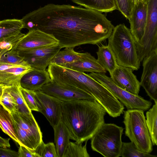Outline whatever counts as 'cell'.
Wrapping results in <instances>:
<instances>
[{
    "instance_id": "1",
    "label": "cell",
    "mask_w": 157,
    "mask_h": 157,
    "mask_svg": "<svg viewBox=\"0 0 157 157\" xmlns=\"http://www.w3.org/2000/svg\"><path fill=\"white\" fill-rule=\"evenodd\" d=\"M21 19L24 28L52 35L62 48L98 45L108 39L114 27L101 13L70 5L48 4Z\"/></svg>"
},
{
    "instance_id": "2",
    "label": "cell",
    "mask_w": 157,
    "mask_h": 157,
    "mask_svg": "<svg viewBox=\"0 0 157 157\" xmlns=\"http://www.w3.org/2000/svg\"><path fill=\"white\" fill-rule=\"evenodd\" d=\"M106 113L95 99L63 101L61 120L71 139L82 143L90 139L105 123Z\"/></svg>"
},
{
    "instance_id": "3",
    "label": "cell",
    "mask_w": 157,
    "mask_h": 157,
    "mask_svg": "<svg viewBox=\"0 0 157 157\" xmlns=\"http://www.w3.org/2000/svg\"><path fill=\"white\" fill-rule=\"evenodd\" d=\"M47 71L51 81L88 93L105 110L117 101L116 98L107 88L89 74L52 63L48 65Z\"/></svg>"
},
{
    "instance_id": "4",
    "label": "cell",
    "mask_w": 157,
    "mask_h": 157,
    "mask_svg": "<svg viewBox=\"0 0 157 157\" xmlns=\"http://www.w3.org/2000/svg\"><path fill=\"white\" fill-rule=\"evenodd\" d=\"M108 46L118 65L137 71L140 62L138 56L136 43L130 29L124 24L114 27L108 38Z\"/></svg>"
},
{
    "instance_id": "5",
    "label": "cell",
    "mask_w": 157,
    "mask_h": 157,
    "mask_svg": "<svg viewBox=\"0 0 157 157\" xmlns=\"http://www.w3.org/2000/svg\"><path fill=\"white\" fill-rule=\"evenodd\" d=\"M123 112L125 136L138 150L151 153L153 151V144L144 111L140 109H129Z\"/></svg>"
},
{
    "instance_id": "6",
    "label": "cell",
    "mask_w": 157,
    "mask_h": 157,
    "mask_svg": "<svg viewBox=\"0 0 157 157\" xmlns=\"http://www.w3.org/2000/svg\"><path fill=\"white\" fill-rule=\"evenodd\" d=\"M123 130L114 124L104 123L90 139L92 149L105 157L120 156Z\"/></svg>"
},
{
    "instance_id": "7",
    "label": "cell",
    "mask_w": 157,
    "mask_h": 157,
    "mask_svg": "<svg viewBox=\"0 0 157 157\" xmlns=\"http://www.w3.org/2000/svg\"><path fill=\"white\" fill-rule=\"evenodd\" d=\"M11 114L19 145L35 151L43 140L40 128L32 113L25 114L15 111Z\"/></svg>"
},
{
    "instance_id": "8",
    "label": "cell",
    "mask_w": 157,
    "mask_h": 157,
    "mask_svg": "<svg viewBox=\"0 0 157 157\" xmlns=\"http://www.w3.org/2000/svg\"><path fill=\"white\" fill-rule=\"evenodd\" d=\"M146 21L142 37L136 43L140 62L152 51L157 49V0H149Z\"/></svg>"
},
{
    "instance_id": "9",
    "label": "cell",
    "mask_w": 157,
    "mask_h": 157,
    "mask_svg": "<svg viewBox=\"0 0 157 157\" xmlns=\"http://www.w3.org/2000/svg\"><path fill=\"white\" fill-rule=\"evenodd\" d=\"M89 75L107 88L127 109H140L145 111L149 109L152 105L151 101L118 87L105 73L92 72Z\"/></svg>"
},
{
    "instance_id": "10",
    "label": "cell",
    "mask_w": 157,
    "mask_h": 157,
    "mask_svg": "<svg viewBox=\"0 0 157 157\" xmlns=\"http://www.w3.org/2000/svg\"><path fill=\"white\" fill-rule=\"evenodd\" d=\"M38 112L46 118L53 128L61 120L63 101L40 90L34 91Z\"/></svg>"
},
{
    "instance_id": "11",
    "label": "cell",
    "mask_w": 157,
    "mask_h": 157,
    "mask_svg": "<svg viewBox=\"0 0 157 157\" xmlns=\"http://www.w3.org/2000/svg\"><path fill=\"white\" fill-rule=\"evenodd\" d=\"M140 84L151 99L157 101V49L151 52L142 61Z\"/></svg>"
},
{
    "instance_id": "12",
    "label": "cell",
    "mask_w": 157,
    "mask_h": 157,
    "mask_svg": "<svg viewBox=\"0 0 157 157\" xmlns=\"http://www.w3.org/2000/svg\"><path fill=\"white\" fill-rule=\"evenodd\" d=\"M62 48L59 45L17 51L19 56L33 68L45 70Z\"/></svg>"
},
{
    "instance_id": "13",
    "label": "cell",
    "mask_w": 157,
    "mask_h": 157,
    "mask_svg": "<svg viewBox=\"0 0 157 157\" xmlns=\"http://www.w3.org/2000/svg\"><path fill=\"white\" fill-rule=\"evenodd\" d=\"M39 90L63 101L81 99H94L91 95L82 90L59 84L52 81L44 85Z\"/></svg>"
},
{
    "instance_id": "14",
    "label": "cell",
    "mask_w": 157,
    "mask_h": 157,
    "mask_svg": "<svg viewBox=\"0 0 157 157\" xmlns=\"http://www.w3.org/2000/svg\"><path fill=\"white\" fill-rule=\"evenodd\" d=\"M59 45V41L51 35L39 30L25 34L12 48L17 51Z\"/></svg>"
},
{
    "instance_id": "15",
    "label": "cell",
    "mask_w": 157,
    "mask_h": 157,
    "mask_svg": "<svg viewBox=\"0 0 157 157\" xmlns=\"http://www.w3.org/2000/svg\"><path fill=\"white\" fill-rule=\"evenodd\" d=\"M131 68L118 65L110 75L113 82L120 88L136 95H138L140 82Z\"/></svg>"
},
{
    "instance_id": "16",
    "label": "cell",
    "mask_w": 157,
    "mask_h": 157,
    "mask_svg": "<svg viewBox=\"0 0 157 157\" xmlns=\"http://www.w3.org/2000/svg\"><path fill=\"white\" fill-rule=\"evenodd\" d=\"M147 9V2H135L128 20L130 29L136 43L140 41L143 35L146 21Z\"/></svg>"
},
{
    "instance_id": "17",
    "label": "cell",
    "mask_w": 157,
    "mask_h": 157,
    "mask_svg": "<svg viewBox=\"0 0 157 157\" xmlns=\"http://www.w3.org/2000/svg\"><path fill=\"white\" fill-rule=\"evenodd\" d=\"M51 81L47 71L33 68L23 76L20 84L24 88L36 91L39 90L44 85Z\"/></svg>"
},
{
    "instance_id": "18",
    "label": "cell",
    "mask_w": 157,
    "mask_h": 157,
    "mask_svg": "<svg viewBox=\"0 0 157 157\" xmlns=\"http://www.w3.org/2000/svg\"><path fill=\"white\" fill-rule=\"evenodd\" d=\"M62 66L83 72L105 73L107 71L99 63L97 59L88 52L82 53L81 57L77 60Z\"/></svg>"
},
{
    "instance_id": "19",
    "label": "cell",
    "mask_w": 157,
    "mask_h": 157,
    "mask_svg": "<svg viewBox=\"0 0 157 157\" xmlns=\"http://www.w3.org/2000/svg\"><path fill=\"white\" fill-rule=\"evenodd\" d=\"M33 69L27 65L11 68L0 71V84L7 86L20 85V81L23 76Z\"/></svg>"
},
{
    "instance_id": "20",
    "label": "cell",
    "mask_w": 157,
    "mask_h": 157,
    "mask_svg": "<svg viewBox=\"0 0 157 157\" xmlns=\"http://www.w3.org/2000/svg\"><path fill=\"white\" fill-rule=\"evenodd\" d=\"M57 157H63L70 142L69 131L62 120L53 128Z\"/></svg>"
},
{
    "instance_id": "21",
    "label": "cell",
    "mask_w": 157,
    "mask_h": 157,
    "mask_svg": "<svg viewBox=\"0 0 157 157\" xmlns=\"http://www.w3.org/2000/svg\"><path fill=\"white\" fill-rule=\"evenodd\" d=\"M24 26L21 19H7L0 21V43L21 33Z\"/></svg>"
},
{
    "instance_id": "22",
    "label": "cell",
    "mask_w": 157,
    "mask_h": 157,
    "mask_svg": "<svg viewBox=\"0 0 157 157\" xmlns=\"http://www.w3.org/2000/svg\"><path fill=\"white\" fill-rule=\"evenodd\" d=\"M101 44L100 45H98L97 59L99 63L106 71H108L110 75L117 64L113 52L108 46Z\"/></svg>"
},
{
    "instance_id": "23",
    "label": "cell",
    "mask_w": 157,
    "mask_h": 157,
    "mask_svg": "<svg viewBox=\"0 0 157 157\" xmlns=\"http://www.w3.org/2000/svg\"><path fill=\"white\" fill-rule=\"evenodd\" d=\"M86 8L102 12H109L116 10L114 0H71Z\"/></svg>"
},
{
    "instance_id": "24",
    "label": "cell",
    "mask_w": 157,
    "mask_h": 157,
    "mask_svg": "<svg viewBox=\"0 0 157 157\" xmlns=\"http://www.w3.org/2000/svg\"><path fill=\"white\" fill-rule=\"evenodd\" d=\"M0 128L5 133L20 144L14 131L13 120L11 113L0 102Z\"/></svg>"
},
{
    "instance_id": "25",
    "label": "cell",
    "mask_w": 157,
    "mask_h": 157,
    "mask_svg": "<svg viewBox=\"0 0 157 157\" xmlns=\"http://www.w3.org/2000/svg\"><path fill=\"white\" fill-rule=\"evenodd\" d=\"M82 53L75 52L73 48H65L59 51L52 59L51 63L60 66L75 62L81 57Z\"/></svg>"
},
{
    "instance_id": "26",
    "label": "cell",
    "mask_w": 157,
    "mask_h": 157,
    "mask_svg": "<svg viewBox=\"0 0 157 157\" xmlns=\"http://www.w3.org/2000/svg\"><path fill=\"white\" fill-rule=\"evenodd\" d=\"M146 113V122L153 145H157V101Z\"/></svg>"
},
{
    "instance_id": "27",
    "label": "cell",
    "mask_w": 157,
    "mask_h": 157,
    "mask_svg": "<svg viewBox=\"0 0 157 157\" xmlns=\"http://www.w3.org/2000/svg\"><path fill=\"white\" fill-rule=\"evenodd\" d=\"M20 84L7 86L11 95L14 99L17 107V112L25 114L32 113L24 101L19 87Z\"/></svg>"
},
{
    "instance_id": "28",
    "label": "cell",
    "mask_w": 157,
    "mask_h": 157,
    "mask_svg": "<svg viewBox=\"0 0 157 157\" xmlns=\"http://www.w3.org/2000/svg\"><path fill=\"white\" fill-rule=\"evenodd\" d=\"M82 145V143L70 141L63 157H89L86 149V144Z\"/></svg>"
},
{
    "instance_id": "29",
    "label": "cell",
    "mask_w": 157,
    "mask_h": 157,
    "mask_svg": "<svg viewBox=\"0 0 157 157\" xmlns=\"http://www.w3.org/2000/svg\"><path fill=\"white\" fill-rule=\"evenodd\" d=\"M120 156L122 157H156L138 150L132 142H122Z\"/></svg>"
},
{
    "instance_id": "30",
    "label": "cell",
    "mask_w": 157,
    "mask_h": 157,
    "mask_svg": "<svg viewBox=\"0 0 157 157\" xmlns=\"http://www.w3.org/2000/svg\"><path fill=\"white\" fill-rule=\"evenodd\" d=\"M0 62L21 66H29L23 58L19 56L14 49L4 52L0 58Z\"/></svg>"
},
{
    "instance_id": "31",
    "label": "cell",
    "mask_w": 157,
    "mask_h": 157,
    "mask_svg": "<svg viewBox=\"0 0 157 157\" xmlns=\"http://www.w3.org/2000/svg\"><path fill=\"white\" fill-rule=\"evenodd\" d=\"M34 151L38 157H57L55 145L52 142L45 144L43 141Z\"/></svg>"
},
{
    "instance_id": "32",
    "label": "cell",
    "mask_w": 157,
    "mask_h": 157,
    "mask_svg": "<svg viewBox=\"0 0 157 157\" xmlns=\"http://www.w3.org/2000/svg\"><path fill=\"white\" fill-rule=\"evenodd\" d=\"M0 102L10 113L17 112V107L15 101L6 86H5L3 89L0 98Z\"/></svg>"
},
{
    "instance_id": "33",
    "label": "cell",
    "mask_w": 157,
    "mask_h": 157,
    "mask_svg": "<svg viewBox=\"0 0 157 157\" xmlns=\"http://www.w3.org/2000/svg\"><path fill=\"white\" fill-rule=\"evenodd\" d=\"M116 10H118L124 17L129 19L134 6L135 0H114Z\"/></svg>"
},
{
    "instance_id": "34",
    "label": "cell",
    "mask_w": 157,
    "mask_h": 157,
    "mask_svg": "<svg viewBox=\"0 0 157 157\" xmlns=\"http://www.w3.org/2000/svg\"><path fill=\"white\" fill-rule=\"evenodd\" d=\"M22 96L27 106L32 111L38 112L34 96V91L19 87Z\"/></svg>"
},
{
    "instance_id": "35",
    "label": "cell",
    "mask_w": 157,
    "mask_h": 157,
    "mask_svg": "<svg viewBox=\"0 0 157 157\" xmlns=\"http://www.w3.org/2000/svg\"><path fill=\"white\" fill-rule=\"evenodd\" d=\"M25 34L21 33L18 35L11 37L3 40L0 43V48L2 49H6L7 51L10 50Z\"/></svg>"
},
{
    "instance_id": "36",
    "label": "cell",
    "mask_w": 157,
    "mask_h": 157,
    "mask_svg": "<svg viewBox=\"0 0 157 157\" xmlns=\"http://www.w3.org/2000/svg\"><path fill=\"white\" fill-rule=\"evenodd\" d=\"M18 152L19 157H38L34 151L30 150L22 145H20Z\"/></svg>"
},
{
    "instance_id": "37",
    "label": "cell",
    "mask_w": 157,
    "mask_h": 157,
    "mask_svg": "<svg viewBox=\"0 0 157 157\" xmlns=\"http://www.w3.org/2000/svg\"><path fill=\"white\" fill-rule=\"evenodd\" d=\"M0 157H19L18 152L0 147Z\"/></svg>"
},
{
    "instance_id": "38",
    "label": "cell",
    "mask_w": 157,
    "mask_h": 157,
    "mask_svg": "<svg viewBox=\"0 0 157 157\" xmlns=\"http://www.w3.org/2000/svg\"><path fill=\"white\" fill-rule=\"evenodd\" d=\"M22 66H24L14 65L0 62V71H2L11 68L20 67Z\"/></svg>"
},
{
    "instance_id": "39",
    "label": "cell",
    "mask_w": 157,
    "mask_h": 157,
    "mask_svg": "<svg viewBox=\"0 0 157 157\" xmlns=\"http://www.w3.org/2000/svg\"><path fill=\"white\" fill-rule=\"evenodd\" d=\"M10 138L5 139L0 136V147L6 148L10 146L9 141Z\"/></svg>"
},
{
    "instance_id": "40",
    "label": "cell",
    "mask_w": 157,
    "mask_h": 157,
    "mask_svg": "<svg viewBox=\"0 0 157 157\" xmlns=\"http://www.w3.org/2000/svg\"><path fill=\"white\" fill-rule=\"evenodd\" d=\"M5 87V86L0 84V98L2 94L3 89Z\"/></svg>"
},
{
    "instance_id": "41",
    "label": "cell",
    "mask_w": 157,
    "mask_h": 157,
    "mask_svg": "<svg viewBox=\"0 0 157 157\" xmlns=\"http://www.w3.org/2000/svg\"><path fill=\"white\" fill-rule=\"evenodd\" d=\"M6 52V51H3V52H2L0 54V58L1 57V56H2V55L5 52Z\"/></svg>"
},
{
    "instance_id": "42",
    "label": "cell",
    "mask_w": 157,
    "mask_h": 157,
    "mask_svg": "<svg viewBox=\"0 0 157 157\" xmlns=\"http://www.w3.org/2000/svg\"></svg>"
}]
</instances>
